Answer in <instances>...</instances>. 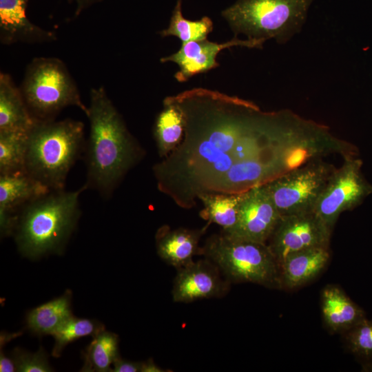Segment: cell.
<instances>
[{"label":"cell","mask_w":372,"mask_h":372,"mask_svg":"<svg viewBox=\"0 0 372 372\" xmlns=\"http://www.w3.org/2000/svg\"><path fill=\"white\" fill-rule=\"evenodd\" d=\"M85 147L81 121H37L28 133L25 172L50 191L65 189L68 174Z\"/></svg>","instance_id":"obj_4"},{"label":"cell","mask_w":372,"mask_h":372,"mask_svg":"<svg viewBox=\"0 0 372 372\" xmlns=\"http://www.w3.org/2000/svg\"><path fill=\"white\" fill-rule=\"evenodd\" d=\"M29 132L0 131V175L26 172Z\"/></svg>","instance_id":"obj_24"},{"label":"cell","mask_w":372,"mask_h":372,"mask_svg":"<svg viewBox=\"0 0 372 372\" xmlns=\"http://www.w3.org/2000/svg\"><path fill=\"white\" fill-rule=\"evenodd\" d=\"M244 192L234 194H203L198 196L203 205L201 217L209 223L218 225L227 232L236 225Z\"/></svg>","instance_id":"obj_22"},{"label":"cell","mask_w":372,"mask_h":372,"mask_svg":"<svg viewBox=\"0 0 372 372\" xmlns=\"http://www.w3.org/2000/svg\"><path fill=\"white\" fill-rule=\"evenodd\" d=\"M0 371L1 372H13L16 371V367L13 360L6 356L3 351L0 353Z\"/></svg>","instance_id":"obj_30"},{"label":"cell","mask_w":372,"mask_h":372,"mask_svg":"<svg viewBox=\"0 0 372 372\" xmlns=\"http://www.w3.org/2000/svg\"><path fill=\"white\" fill-rule=\"evenodd\" d=\"M329 247H315L291 253L280 263L282 287L297 288L317 276L329 260Z\"/></svg>","instance_id":"obj_17"},{"label":"cell","mask_w":372,"mask_h":372,"mask_svg":"<svg viewBox=\"0 0 372 372\" xmlns=\"http://www.w3.org/2000/svg\"><path fill=\"white\" fill-rule=\"evenodd\" d=\"M262 42L254 40H242L235 37L230 41L218 43L207 39L182 43L175 53L161 59V62H174L179 70L174 78L180 83L185 82L198 74L206 72L219 66L216 61L218 54L223 50L235 46L251 48L262 47Z\"/></svg>","instance_id":"obj_13"},{"label":"cell","mask_w":372,"mask_h":372,"mask_svg":"<svg viewBox=\"0 0 372 372\" xmlns=\"http://www.w3.org/2000/svg\"><path fill=\"white\" fill-rule=\"evenodd\" d=\"M349 349L361 360H372V320L365 318L344 331Z\"/></svg>","instance_id":"obj_27"},{"label":"cell","mask_w":372,"mask_h":372,"mask_svg":"<svg viewBox=\"0 0 372 372\" xmlns=\"http://www.w3.org/2000/svg\"><path fill=\"white\" fill-rule=\"evenodd\" d=\"M362 162L347 156L324 188L314 211L332 230L340 215L353 209L372 193V186L362 172Z\"/></svg>","instance_id":"obj_9"},{"label":"cell","mask_w":372,"mask_h":372,"mask_svg":"<svg viewBox=\"0 0 372 372\" xmlns=\"http://www.w3.org/2000/svg\"><path fill=\"white\" fill-rule=\"evenodd\" d=\"M335 169L312 160L263 184L281 216L313 211Z\"/></svg>","instance_id":"obj_8"},{"label":"cell","mask_w":372,"mask_h":372,"mask_svg":"<svg viewBox=\"0 0 372 372\" xmlns=\"http://www.w3.org/2000/svg\"><path fill=\"white\" fill-rule=\"evenodd\" d=\"M324 322L333 332H344L365 318L364 311L335 285L326 286L321 293Z\"/></svg>","instance_id":"obj_19"},{"label":"cell","mask_w":372,"mask_h":372,"mask_svg":"<svg viewBox=\"0 0 372 372\" xmlns=\"http://www.w3.org/2000/svg\"><path fill=\"white\" fill-rule=\"evenodd\" d=\"M313 0H236L222 12L235 37L285 43L300 32Z\"/></svg>","instance_id":"obj_5"},{"label":"cell","mask_w":372,"mask_h":372,"mask_svg":"<svg viewBox=\"0 0 372 372\" xmlns=\"http://www.w3.org/2000/svg\"><path fill=\"white\" fill-rule=\"evenodd\" d=\"M103 330V325L96 320L79 318L73 316L52 335L55 342L52 355L59 358L69 343L83 337H94Z\"/></svg>","instance_id":"obj_26"},{"label":"cell","mask_w":372,"mask_h":372,"mask_svg":"<svg viewBox=\"0 0 372 372\" xmlns=\"http://www.w3.org/2000/svg\"><path fill=\"white\" fill-rule=\"evenodd\" d=\"M331 231L314 211L281 216L267 245L280 265L291 253L329 247Z\"/></svg>","instance_id":"obj_10"},{"label":"cell","mask_w":372,"mask_h":372,"mask_svg":"<svg viewBox=\"0 0 372 372\" xmlns=\"http://www.w3.org/2000/svg\"><path fill=\"white\" fill-rule=\"evenodd\" d=\"M142 363L132 362L117 358L113 363L112 371L114 372H141Z\"/></svg>","instance_id":"obj_29"},{"label":"cell","mask_w":372,"mask_h":372,"mask_svg":"<svg viewBox=\"0 0 372 372\" xmlns=\"http://www.w3.org/2000/svg\"><path fill=\"white\" fill-rule=\"evenodd\" d=\"M184 130L185 119L182 111L168 96L166 97L154 126V137L161 158H165L177 147L183 139Z\"/></svg>","instance_id":"obj_20"},{"label":"cell","mask_w":372,"mask_h":372,"mask_svg":"<svg viewBox=\"0 0 372 372\" xmlns=\"http://www.w3.org/2000/svg\"><path fill=\"white\" fill-rule=\"evenodd\" d=\"M30 0H0V41L42 43L56 40V34L31 22L27 17Z\"/></svg>","instance_id":"obj_15"},{"label":"cell","mask_w":372,"mask_h":372,"mask_svg":"<svg viewBox=\"0 0 372 372\" xmlns=\"http://www.w3.org/2000/svg\"><path fill=\"white\" fill-rule=\"evenodd\" d=\"M37 120L10 74H0V131L29 132Z\"/></svg>","instance_id":"obj_18"},{"label":"cell","mask_w":372,"mask_h":372,"mask_svg":"<svg viewBox=\"0 0 372 372\" xmlns=\"http://www.w3.org/2000/svg\"><path fill=\"white\" fill-rule=\"evenodd\" d=\"M75 5V14L79 15L89 7L103 0H70Z\"/></svg>","instance_id":"obj_31"},{"label":"cell","mask_w":372,"mask_h":372,"mask_svg":"<svg viewBox=\"0 0 372 372\" xmlns=\"http://www.w3.org/2000/svg\"><path fill=\"white\" fill-rule=\"evenodd\" d=\"M177 270L172 291L175 302L220 297L229 290L231 282L208 258L193 260Z\"/></svg>","instance_id":"obj_12"},{"label":"cell","mask_w":372,"mask_h":372,"mask_svg":"<svg viewBox=\"0 0 372 372\" xmlns=\"http://www.w3.org/2000/svg\"><path fill=\"white\" fill-rule=\"evenodd\" d=\"M163 369L157 366L152 360L142 363L141 372H163Z\"/></svg>","instance_id":"obj_32"},{"label":"cell","mask_w":372,"mask_h":372,"mask_svg":"<svg viewBox=\"0 0 372 372\" xmlns=\"http://www.w3.org/2000/svg\"><path fill=\"white\" fill-rule=\"evenodd\" d=\"M213 28V21L208 17H203L198 21L184 18L182 13V0H177L168 28L160 31L159 34L163 37H176L184 43L207 39Z\"/></svg>","instance_id":"obj_25"},{"label":"cell","mask_w":372,"mask_h":372,"mask_svg":"<svg viewBox=\"0 0 372 372\" xmlns=\"http://www.w3.org/2000/svg\"><path fill=\"white\" fill-rule=\"evenodd\" d=\"M20 90L37 121L54 120L69 106L79 108L85 115L88 111L68 68L56 58L32 59L26 68Z\"/></svg>","instance_id":"obj_7"},{"label":"cell","mask_w":372,"mask_h":372,"mask_svg":"<svg viewBox=\"0 0 372 372\" xmlns=\"http://www.w3.org/2000/svg\"><path fill=\"white\" fill-rule=\"evenodd\" d=\"M85 189L83 185L75 191H51L25 205L14 231L19 251L31 259L61 251L76 226Z\"/></svg>","instance_id":"obj_3"},{"label":"cell","mask_w":372,"mask_h":372,"mask_svg":"<svg viewBox=\"0 0 372 372\" xmlns=\"http://www.w3.org/2000/svg\"><path fill=\"white\" fill-rule=\"evenodd\" d=\"M70 291L43 304L27 316V326L38 335H52L64 322L73 316Z\"/></svg>","instance_id":"obj_21"},{"label":"cell","mask_w":372,"mask_h":372,"mask_svg":"<svg viewBox=\"0 0 372 372\" xmlns=\"http://www.w3.org/2000/svg\"><path fill=\"white\" fill-rule=\"evenodd\" d=\"M182 111L183 139L152 171L160 192L188 209L198 196L211 194L236 163L261 154L272 113L253 103L197 87L168 96Z\"/></svg>","instance_id":"obj_1"},{"label":"cell","mask_w":372,"mask_h":372,"mask_svg":"<svg viewBox=\"0 0 372 372\" xmlns=\"http://www.w3.org/2000/svg\"><path fill=\"white\" fill-rule=\"evenodd\" d=\"M84 364L81 371H112L111 365L118 358V335L105 329L93 337L83 353Z\"/></svg>","instance_id":"obj_23"},{"label":"cell","mask_w":372,"mask_h":372,"mask_svg":"<svg viewBox=\"0 0 372 372\" xmlns=\"http://www.w3.org/2000/svg\"><path fill=\"white\" fill-rule=\"evenodd\" d=\"M13 361L16 371L49 372L53 371L50 366L47 353L43 348L35 353H29L16 349L13 353Z\"/></svg>","instance_id":"obj_28"},{"label":"cell","mask_w":372,"mask_h":372,"mask_svg":"<svg viewBox=\"0 0 372 372\" xmlns=\"http://www.w3.org/2000/svg\"><path fill=\"white\" fill-rule=\"evenodd\" d=\"M51 192L26 172L0 175V230L12 232L20 210L30 202Z\"/></svg>","instance_id":"obj_14"},{"label":"cell","mask_w":372,"mask_h":372,"mask_svg":"<svg viewBox=\"0 0 372 372\" xmlns=\"http://www.w3.org/2000/svg\"><path fill=\"white\" fill-rule=\"evenodd\" d=\"M281 217L264 185L244 192L238 220L225 234L243 240L267 243Z\"/></svg>","instance_id":"obj_11"},{"label":"cell","mask_w":372,"mask_h":372,"mask_svg":"<svg viewBox=\"0 0 372 372\" xmlns=\"http://www.w3.org/2000/svg\"><path fill=\"white\" fill-rule=\"evenodd\" d=\"M205 229H170L167 227H162L156 235L158 255L176 269L187 265L193 261L195 255L200 254L199 240Z\"/></svg>","instance_id":"obj_16"},{"label":"cell","mask_w":372,"mask_h":372,"mask_svg":"<svg viewBox=\"0 0 372 372\" xmlns=\"http://www.w3.org/2000/svg\"><path fill=\"white\" fill-rule=\"evenodd\" d=\"M200 254L212 261L230 282L282 287L279 263L267 243L236 238L223 232L210 236Z\"/></svg>","instance_id":"obj_6"},{"label":"cell","mask_w":372,"mask_h":372,"mask_svg":"<svg viewBox=\"0 0 372 372\" xmlns=\"http://www.w3.org/2000/svg\"><path fill=\"white\" fill-rule=\"evenodd\" d=\"M89 136L85 147L87 189L110 198L145 152L128 130L103 87L90 90Z\"/></svg>","instance_id":"obj_2"}]
</instances>
